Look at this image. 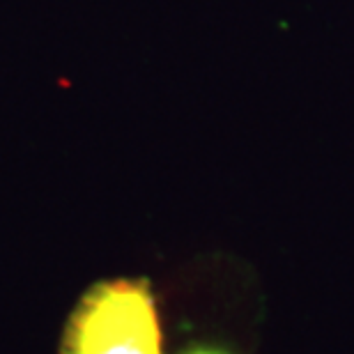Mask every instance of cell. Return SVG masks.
<instances>
[{
    "label": "cell",
    "mask_w": 354,
    "mask_h": 354,
    "mask_svg": "<svg viewBox=\"0 0 354 354\" xmlns=\"http://www.w3.org/2000/svg\"><path fill=\"white\" fill-rule=\"evenodd\" d=\"M180 354H237V352H232L230 348H225V345L196 343V345H189V348H184Z\"/></svg>",
    "instance_id": "7a4b0ae2"
},
{
    "label": "cell",
    "mask_w": 354,
    "mask_h": 354,
    "mask_svg": "<svg viewBox=\"0 0 354 354\" xmlns=\"http://www.w3.org/2000/svg\"><path fill=\"white\" fill-rule=\"evenodd\" d=\"M159 308L143 279L102 281L76 304L62 354H161Z\"/></svg>",
    "instance_id": "6da1fadb"
}]
</instances>
